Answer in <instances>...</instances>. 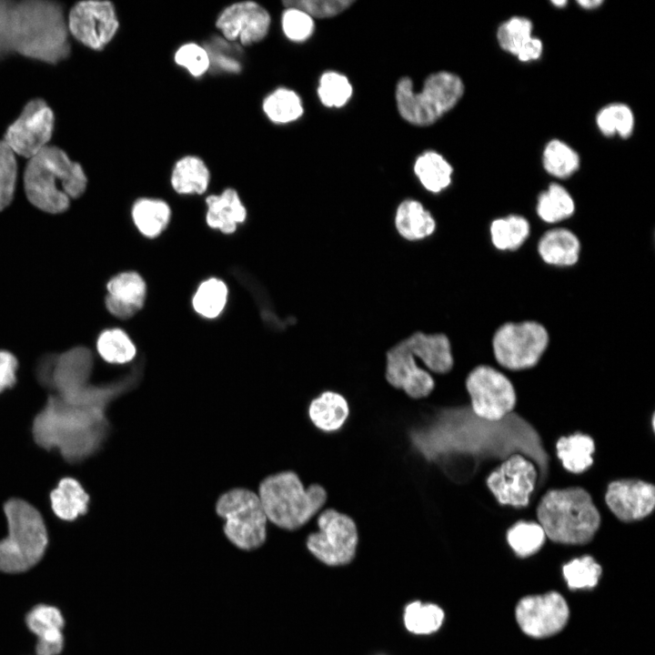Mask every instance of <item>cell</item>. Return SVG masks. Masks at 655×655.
Returning <instances> with one entry per match:
<instances>
[{
	"label": "cell",
	"mask_w": 655,
	"mask_h": 655,
	"mask_svg": "<svg viewBox=\"0 0 655 655\" xmlns=\"http://www.w3.org/2000/svg\"><path fill=\"white\" fill-rule=\"evenodd\" d=\"M119 21L109 1H83L69 12L67 28L83 45L102 50L116 35Z\"/></svg>",
	"instance_id": "4fadbf2b"
},
{
	"label": "cell",
	"mask_w": 655,
	"mask_h": 655,
	"mask_svg": "<svg viewBox=\"0 0 655 655\" xmlns=\"http://www.w3.org/2000/svg\"><path fill=\"white\" fill-rule=\"evenodd\" d=\"M87 179L82 166L57 146H46L29 158L24 174L25 191L37 208L58 214L66 211L70 198L80 196Z\"/></svg>",
	"instance_id": "3957f363"
},
{
	"label": "cell",
	"mask_w": 655,
	"mask_h": 655,
	"mask_svg": "<svg viewBox=\"0 0 655 655\" xmlns=\"http://www.w3.org/2000/svg\"><path fill=\"white\" fill-rule=\"evenodd\" d=\"M549 344L546 328L536 321L508 322L492 338L498 363L510 370L530 368L538 364Z\"/></svg>",
	"instance_id": "9c48e42d"
},
{
	"label": "cell",
	"mask_w": 655,
	"mask_h": 655,
	"mask_svg": "<svg viewBox=\"0 0 655 655\" xmlns=\"http://www.w3.org/2000/svg\"><path fill=\"white\" fill-rule=\"evenodd\" d=\"M318 530L307 538V549L329 566L349 563L356 555L358 532L355 520L332 508L318 513Z\"/></svg>",
	"instance_id": "30bf717a"
},
{
	"label": "cell",
	"mask_w": 655,
	"mask_h": 655,
	"mask_svg": "<svg viewBox=\"0 0 655 655\" xmlns=\"http://www.w3.org/2000/svg\"><path fill=\"white\" fill-rule=\"evenodd\" d=\"M354 0H287L283 5L287 8H296L310 17L327 18L335 16L348 9Z\"/></svg>",
	"instance_id": "bcb514c9"
},
{
	"label": "cell",
	"mask_w": 655,
	"mask_h": 655,
	"mask_svg": "<svg viewBox=\"0 0 655 655\" xmlns=\"http://www.w3.org/2000/svg\"><path fill=\"white\" fill-rule=\"evenodd\" d=\"M14 2L0 0V57L12 51L11 47V13Z\"/></svg>",
	"instance_id": "c3c4849f"
},
{
	"label": "cell",
	"mask_w": 655,
	"mask_h": 655,
	"mask_svg": "<svg viewBox=\"0 0 655 655\" xmlns=\"http://www.w3.org/2000/svg\"><path fill=\"white\" fill-rule=\"evenodd\" d=\"M257 495L267 520L287 530L307 524L328 502L323 486L311 483L306 488L298 475L291 470L264 479Z\"/></svg>",
	"instance_id": "5b68a950"
},
{
	"label": "cell",
	"mask_w": 655,
	"mask_h": 655,
	"mask_svg": "<svg viewBox=\"0 0 655 655\" xmlns=\"http://www.w3.org/2000/svg\"><path fill=\"white\" fill-rule=\"evenodd\" d=\"M68 28L63 9L51 1L14 3L11 13V47L18 54L48 64L70 53Z\"/></svg>",
	"instance_id": "7a4b0ae2"
},
{
	"label": "cell",
	"mask_w": 655,
	"mask_h": 655,
	"mask_svg": "<svg viewBox=\"0 0 655 655\" xmlns=\"http://www.w3.org/2000/svg\"><path fill=\"white\" fill-rule=\"evenodd\" d=\"M464 93V84L453 73L441 71L427 77L423 89L414 92L409 77H402L396 87L398 110L407 122L429 126L452 109Z\"/></svg>",
	"instance_id": "52a82bcc"
},
{
	"label": "cell",
	"mask_w": 655,
	"mask_h": 655,
	"mask_svg": "<svg viewBox=\"0 0 655 655\" xmlns=\"http://www.w3.org/2000/svg\"><path fill=\"white\" fill-rule=\"evenodd\" d=\"M411 352L432 372L445 374L453 367L449 339L444 334L415 332L405 338Z\"/></svg>",
	"instance_id": "44dd1931"
},
{
	"label": "cell",
	"mask_w": 655,
	"mask_h": 655,
	"mask_svg": "<svg viewBox=\"0 0 655 655\" xmlns=\"http://www.w3.org/2000/svg\"><path fill=\"white\" fill-rule=\"evenodd\" d=\"M271 17L267 10L254 1H242L226 6L216 20L224 39L242 46L262 41L268 34Z\"/></svg>",
	"instance_id": "9a60e30c"
},
{
	"label": "cell",
	"mask_w": 655,
	"mask_h": 655,
	"mask_svg": "<svg viewBox=\"0 0 655 655\" xmlns=\"http://www.w3.org/2000/svg\"><path fill=\"white\" fill-rule=\"evenodd\" d=\"M17 176L15 153L0 140V211L12 201Z\"/></svg>",
	"instance_id": "ee69618b"
},
{
	"label": "cell",
	"mask_w": 655,
	"mask_h": 655,
	"mask_svg": "<svg viewBox=\"0 0 655 655\" xmlns=\"http://www.w3.org/2000/svg\"><path fill=\"white\" fill-rule=\"evenodd\" d=\"M414 171L427 190L438 193L450 185L453 168L438 153L427 151L417 158Z\"/></svg>",
	"instance_id": "f546056e"
},
{
	"label": "cell",
	"mask_w": 655,
	"mask_h": 655,
	"mask_svg": "<svg viewBox=\"0 0 655 655\" xmlns=\"http://www.w3.org/2000/svg\"><path fill=\"white\" fill-rule=\"evenodd\" d=\"M171 210L166 202L156 198H139L132 207V217L138 230L156 237L166 227Z\"/></svg>",
	"instance_id": "f1b7e54d"
},
{
	"label": "cell",
	"mask_w": 655,
	"mask_h": 655,
	"mask_svg": "<svg viewBox=\"0 0 655 655\" xmlns=\"http://www.w3.org/2000/svg\"><path fill=\"white\" fill-rule=\"evenodd\" d=\"M106 287V307L118 318H130L144 306L146 286L136 272H123L113 277Z\"/></svg>",
	"instance_id": "d6986e66"
},
{
	"label": "cell",
	"mask_w": 655,
	"mask_h": 655,
	"mask_svg": "<svg viewBox=\"0 0 655 655\" xmlns=\"http://www.w3.org/2000/svg\"><path fill=\"white\" fill-rule=\"evenodd\" d=\"M443 620L444 612L438 606L420 601L409 603L404 612L406 628L416 634H429L438 630Z\"/></svg>",
	"instance_id": "f35d334b"
},
{
	"label": "cell",
	"mask_w": 655,
	"mask_h": 655,
	"mask_svg": "<svg viewBox=\"0 0 655 655\" xmlns=\"http://www.w3.org/2000/svg\"><path fill=\"white\" fill-rule=\"evenodd\" d=\"M262 109L267 117L275 124H287L298 119L303 114L299 96L291 89L279 87L263 100Z\"/></svg>",
	"instance_id": "4dcf8cb0"
},
{
	"label": "cell",
	"mask_w": 655,
	"mask_h": 655,
	"mask_svg": "<svg viewBox=\"0 0 655 655\" xmlns=\"http://www.w3.org/2000/svg\"><path fill=\"white\" fill-rule=\"evenodd\" d=\"M228 43L226 39L218 37L205 46L210 58V68L213 67L223 73H239L242 65L233 54L235 49L239 48V45Z\"/></svg>",
	"instance_id": "f6af8a7d"
},
{
	"label": "cell",
	"mask_w": 655,
	"mask_h": 655,
	"mask_svg": "<svg viewBox=\"0 0 655 655\" xmlns=\"http://www.w3.org/2000/svg\"><path fill=\"white\" fill-rule=\"evenodd\" d=\"M575 203L562 186L552 183L539 196L537 213L546 223H557L573 215Z\"/></svg>",
	"instance_id": "d6a6232c"
},
{
	"label": "cell",
	"mask_w": 655,
	"mask_h": 655,
	"mask_svg": "<svg viewBox=\"0 0 655 655\" xmlns=\"http://www.w3.org/2000/svg\"><path fill=\"white\" fill-rule=\"evenodd\" d=\"M552 4L555 5H557V6H564V5H567V1H565V0H558V1L555 0V1H552Z\"/></svg>",
	"instance_id": "f5cc1de1"
},
{
	"label": "cell",
	"mask_w": 655,
	"mask_h": 655,
	"mask_svg": "<svg viewBox=\"0 0 655 655\" xmlns=\"http://www.w3.org/2000/svg\"><path fill=\"white\" fill-rule=\"evenodd\" d=\"M114 400L108 394L51 393L33 421L35 443L47 450L58 449L69 463L83 461L99 450L106 438V409Z\"/></svg>",
	"instance_id": "6da1fadb"
},
{
	"label": "cell",
	"mask_w": 655,
	"mask_h": 655,
	"mask_svg": "<svg viewBox=\"0 0 655 655\" xmlns=\"http://www.w3.org/2000/svg\"><path fill=\"white\" fill-rule=\"evenodd\" d=\"M489 231L495 247L499 250H514L526 241L530 227L524 217L509 215L493 220Z\"/></svg>",
	"instance_id": "1f68e13d"
},
{
	"label": "cell",
	"mask_w": 655,
	"mask_h": 655,
	"mask_svg": "<svg viewBox=\"0 0 655 655\" xmlns=\"http://www.w3.org/2000/svg\"><path fill=\"white\" fill-rule=\"evenodd\" d=\"M210 182V171L205 161L197 156H185L174 165L170 183L173 189L181 195H201Z\"/></svg>",
	"instance_id": "d4e9b609"
},
{
	"label": "cell",
	"mask_w": 655,
	"mask_h": 655,
	"mask_svg": "<svg viewBox=\"0 0 655 655\" xmlns=\"http://www.w3.org/2000/svg\"><path fill=\"white\" fill-rule=\"evenodd\" d=\"M26 626L37 637V655H58L64 648L62 630L65 625L61 611L50 605L34 607L25 618Z\"/></svg>",
	"instance_id": "ffe728a7"
},
{
	"label": "cell",
	"mask_w": 655,
	"mask_h": 655,
	"mask_svg": "<svg viewBox=\"0 0 655 655\" xmlns=\"http://www.w3.org/2000/svg\"><path fill=\"white\" fill-rule=\"evenodd\" d=\"M466 388L474 413L486 420L498 421L511 412L517 402L511 381L487 365L473 368L466 378Z\"/></svg>",
	"instance_id": "8fae6325"
},
{
	"label": "cell",
	"mask_w": 655,
	"mask_h": 655,
	"mask_svg": "<svg viewBox=\"0 0 655 655\" xmlns=\"http://www.w3.org/2000/svg\"><path fill=\"white\" fill-rule=\"evenodd\" d=\"M206 204L207 225L225 234L234 233L237 224L246 220L247 209L234 188H226L220 195L208 196Z\"/></svg>",
	"instance_id": "603a6c76"
},
{
	"label": "cell",
	"mask_w": 655,
	"mask_h": 655,
	"mask_svg": "<svg viewBox=\"0 0 655 655\" xmlns=\"http://www.w3.org/2000/svg\"><path fill=\"white\" fill-rule=\"evenodd\" d=\"M227 298V285L222 280L212 277L200 284L192 303L196 313L207 318H214L224 309Z\"/></svg>",
	"instance_id": "8d00e7d4"
},
{
	"label": "cell",
	"mask_w": 655,
	"mask_h": 655,
	"mask_svg": "<svg viewBox=\"0 0 655 655\" xmlns=\"http://www.w3.org/2000/svg\"><path fill=\"white\" fill-rule=\"evenodd\" d=\"M50 499L53 511L64 520H74L87 511L89 496L73 478L62 479Z\"/></svg>",
	"instance_id": "4316f807"
},
{
	"label": "cell",
	"mask_w": 655,
	"mask_h": 655,
	"mask_svg": "<svg viewBox=\"0 0 655 655\" xmlns=\"http://www.w3.org/2000/svg\"><path fill=\"white\" fill-rule=\"evenodd\" d=\"M596 123L606 136L619 135L622 138H628L633 132L634 116L627 105L612 103L598 112Z\"/></svg>",
	"instance_id": "e575fe53"
},
{
	"label": "cell",
	"mask_w": 655,
	"mask_h": 655,
	"mask_svg": "<svg viewBox=\"0 0 655 655\" xmlns=\"http://www.w3.org/2000/svg\"><path fill=\"white\" fill-rule=\"evenodd\" d=\"M563 576L569 589H590L598 584L601 567L590 556L577 558L563 566Z\"/></svg>",
	"instance_id": "ab89813d"
},
{
	"label": "cell",
	"mask_w": 655,
	"mask_h": 655,
	"mask_svg": "<svg viewBox=\"0 0 655 655\" xmlns=\"http://www.w3.org/2000/svg\"><path fill=\"white\" fill-rule=\"evenodd\" d=\"M603 3L602 0H579L578 4L583 8L591 9L600 6Z\"/></svg>",
	"instance_id": "816d5d0a"
},
{
	"label": "cell",
	"mask_w": 655,
	"mask_h": 655,
	"mask_svg": "<svg viewBox=\"0 0 655 655\" xmlns=\"http://www.w3.org/2000/svg\"><path fill=\"white\" fill-rule=\"evenodd\" d=\"M537 517L546 537L561 544H587L600 526V514L590 494L580 487L547 491Z\"/></svg>",
	"instance_id": "277c9868"
},
{
	"label": "cell",
	"mask_w": 655,
	"mask_h": 655,
	"mask_svg": "<svg viewBox=\"0 0 655 655\" xmlns=\"http://www.w3.org/2000/svg\"><path fill=\"white\" fill-rule=\"evenodd\" d=\"M532 22L522 16H513L500 25L497 39L500 47L516 55L532 36Z\"/></svg>",
	"instance_id": "b9f144b4"
},
{
	"label": "cell",
	"mask_w": 655,
	"mask_h": 655,
	"mask_svg": "<svg viewBox=\"0 0 655 655\" xmlns=\"http://www.w3.org/2000/svg\"><path fill=\"white\" fill-rule=\"evenodd\" d=\"M174 61L196 78L203 76L210 69L206 47L193 42L181 45L175 52Z\"/></svg>",
	"instance_id": "7bdbcfd3"
},
{
	"label": "cell",
	"mask_w": 655,
	"mask_h": 655,
	"mask_svg": "<svg viewBox=\"0 0 655 655\" xmlns=\"http://www.w3.org/2000/svg\"><path fill=\"white\" fill-rule=\"evenodd\" d=\"M546 539L542 527L533 521H519L507 532V540L515 551L522 558L529 557L543 546Z\"/></svg>",
	"instance_id": "74e56055"
},
{
	"label": "cell",
	"mask_w": 655,
	"mask_h": 655,
	"mask_svg": "<svg viewBox=\"0 0 655 655\" xmlns=\"http://www.w3.org/2000/svg\"><path fill=\"white\" fill-rule=\"evenodd\" d=\"M542 163L545 170L551 176L566 178L579 168V156L566 143L552 139L544 148Z\"/></svg>",
	"instance_id": "836d02e7"
},
{
	"label": "cell",
	"mask_w": 655,
	"mask_h": 655,
	"mask_svg": "<svg viewBox=\"0 0 655 655\" xmlns=\"http://www.w3.org/2000/svg\"><path fill=\"white\" fill-rule=\"evenodd\" d=\"M54 123V113L45 101L33 99L8 126L3 140L15 154L31 158L47 146Z\"/></svg>",
	"instance_id": "7c38bea8"
},
{
	"label": "cell",
	"mask_w": 655,
	"mask_h": 655,
	"mask_svg": "<svg viewBox=\"0 0 655 655\" xmlns=\"http://www.w3.org/2000/svg\"><path fill=\"white\" fill-rule=\"evenodd\" d=\"M99 355L112 364H125L133 360L136 349L129 337L119 328L106 329L97 338Z\"/></svg>",
	"instance_id": "d590c367"
},
{
	"label": "cell",
	"mask_w": 655,
	"mask_h": 655,
	"mask_svg": "<svg viewBox=\"0 0 655 655\" xmlns=\"http://www.w3.org/2000/svg\"><path fill=\"white\" fill-rule=\"evenodd\" d=\"M4 512L7 535L0 540V571H26L39 562L47 547L44 519L35 507L20 499L7 500Z\"/></svg>",
	"instance_id": "8992f818"
},
{
	"label": "cell",
	"mask_w": 655,
	"mask_h": 655,
	"mask_svg": "<svg viewBox=\"0 0 655 655\" xmlns=\"http://www.w3.org/2000/svg\"><path fill=\"white\" fill-rule=\"evenodd\" d=\"M605 502L620 520H640L654 509L655 487L639 479L615 480L607 488Z\"/></svg>",
	"instance_id": "ac0fdd59"
},
{
	"label": "cell",
	"mask_w": 655,
	"mask_h": 655,
	"mask_svg": "<svg viewBox=\"0 0 655 655\" xmlns=\"http://www.w3.org/2000/svg\"><path fill=\"white\" fill-rule=\"evenodd\" d=\"M569 613L566 600L556 591L524 597L515 610L519 628L533 638H545L560 631L568 621Z\"/></svg>",
	"instance_id": "5bb4252c"
},
{
	"label": "cell",
	"mask_w": 655,
	"mask_h": 655,
	"mask_svg": "<svg viewBox=\"0 0 655 655\" xmlns=\"http://www.w3.org/2000/svg\"><path fill=\"white\" fill-rule=\"evenodd\" d=\"M395 227L398 234L407 240H418L430 236L436 222L423 205L413 199L401 202L396 211Z\"/></svg>",
	"instance_id": "484cf974"
},
{
	"label": "cell",
	"mask_w": 655,
	"mask_h": 655,
	"mask_svg": "<svg viewBox=\"0 0 655 655\" xmlns=\"http://www.w3.org/2000/svg\"><path fill=\"white\" fill-rule=\"evenodd\" d=\"M350 415L347 398L338 392L326 390L308 404L307 416L313 426L324 433L343 428Z\"/></svg>",
	"instance_id": "7402d4cb"
},
{
	"label": "cell",
	"mask_w": 655,
	"mask_h": 655,
	"mask_svg": "<svg viewBox=\"0 0 655 655\" xmlns=\"http://www.w3.org/2000/svg\"><path fill=\"white\" fill-rule=\"evenodd\" d=\"M17 365L14 355L5 350L0 351V392L15 383Z\"/></svg>",
	"instance_id": "681fc988"
},
{
	"label": "cell",
	"mask_w": 655,
	"mask_h": 655,
	"mask_svg": "<svg viewBox=\"0 0 655 655\" xmlns=\"http://www.w3.org/2000/svg\"><path fill=\"white\" fill-rule=\"evenodd\" d=\"M317 95L324 106L341 107L350 98L352 86L345 76L328 71L325 72L319 79Z\"/></svg>",
	"instance_id": "60d3db41"
},
{
	"label": "cell",
	"mask_w": 655,
	"mask_h": 655,
	"mask_svg": "<svg viewBox=\"0 0 655 655\" xmlns=\"http://www.w3.org/2000/svg\"><path fill=\"white\" fill-rule=\"evenodd\" d=\"M285 35L293 42H303L314 32V21L306 13L296 8H287L281 16Z\"/></svg>",
	"instance_id": "7dc6e473"
},
{
	"label": "cell",
	"mask_w": 655,
	"mask_h": 655,
	"mask_svg": "<svg viewBox=\"0 0 655 655\" xmlns=\"http://www.w3.org/2000/svg\"><path fill=\"white\" fill-rule=\"evenodd\" d=\"M537 477L534 465L524 457L515 454L493 470L486 483L500 505L527 507Z\"/></svg>",
	"instance_id": "2e32d148"
},
{
	"label": "cell",
	"mask_w": 655,
	"mask_h": 655,
	"mask_svg": "<svg viewBox=\"0 0 655 655\" xmlns=\"http://www.w3.org/2000/svg\"><path fill=\"white\" fill-rule=\"evenodd\" d=\"M542 42L537 38L531 36L519 49L516 56L521 62H529L536 60L540 57L542 54Z\"/></svg>",
	"instance_id": "f907efd6"
},
{
	"label": "cell",
	"mask_w": 655,
	"mask_h": 655,
	"mask_svg": "<svg viewBox=\"0 0 655 655\" xmlns=\"http://www.w3.org/2000/svg\"><path fill=\"white\" fill-rule=\"evenodd\" d=\"M385 371L387 382L412 399L427 398L435 388L432 376L418 366L404 339L387 351Z\"/></svg>",
	"instance_id": "e0dca14e"
},
{
	"label": "cell",
	"mask_w": 655,
	"mask_h": 655,
	"mask_svg": "<svg viewBox=\"0 0 655 655\" xmlns=\"http://www.w3.org/2000/svg\"><path fill=\"white\" fill-rule=\"evenodd\" d=\"M216 511L225 520L224 533L243 550H253L267 539V518L257 494L237 488L221 495Z\"/></svg>",
	"instance_id": "ba28073f"
},
{
	"label": "cell",
	"mask_w": 655,
	"mask_h": 655,
	"mask_svg": "<svg viewBox=\"0 0 655 655\" xmlns=\"http://www.w3.org/2000/svg\"><path fill=\"white\" fill-rule=\"evenodd\" d=\"M557 456L569 472L579 474L593 464L595 443L592 438L582 433L561 437L556 443Z\"/></svg>",
	"instance_id": "83f0119b"
},
{
	"label": "cell",
	"mask_w": 655,
	"mask_h": 655,
	"mask_svg": "<svg viewBox=\"0 0 655 655\" xmlns=\"http://www.w3.org/2000/svg\"><path fill=\"white\" fill-rule=\"evenodd\" d=\"M580 244L577 236L567 228H552L540 237L538 252L542 260L552 266L569 267L577 263Z\"/></svg>",
	"instance_id": "cb8c5ba5"
}]
</instances>
